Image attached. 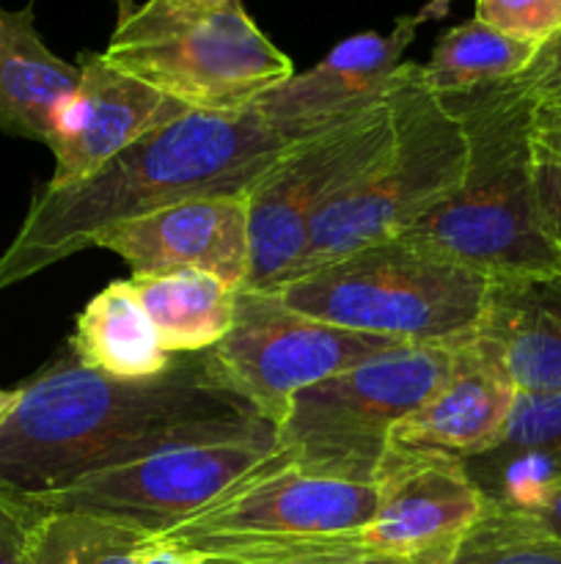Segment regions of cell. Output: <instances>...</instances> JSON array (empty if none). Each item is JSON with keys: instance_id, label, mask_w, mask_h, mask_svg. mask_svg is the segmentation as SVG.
Returning <instances> with one entry per match:
<instances>
[{"instance_id": "30", "label": "cell", "mask_w": 561, "mask_h": 564, "mask_svg": "<svg viewBox=\"0 0 561 564\" xmlns=\"http://www.w3.org/2000/svg\"><path fill=\"white\" fill-rule=\"evenodd\" d=\"M522 516H528L539 529H544V532L561 540V485H556L553 490H548V494L542 496V501H539L534 510L522 512Z\"/></svg>"}, {"instance_id": "14", "label": "cell", "mask_w": 561, "mask_h": 564, "mask_svg": "<svg viewBox=\"0 0 561 564\" xmlns=\"http://www.w3.org/2000/svg\"><path fill=\"white\" fill-rule=\"evenodd\" d=\"M77 69V91L55 116L47 143L55 154L50 187H66L86 180L138 138L193 113L157 88L110 66L102 53H80Z\"/></svg>"}, {"instance_id": "20", "label": "cell", "mask_w": 561, "mask_h": 564, "mask_svg": "<svg viewBox=\"0 0 561 564\" xmlns=\"http://www.w3.org/2000/svg\"><path fill=\"white\" fill-rule=\"evenodd\" d=\"M69 350L82 367L119 380L157 378L176 361L130 279L113 281L82 306Z\"/></svg>"}, {"instance_id": "8", "label": "cell", "mask_w": 561, "mask_h": 564, "mask_svg": "<svg viewBox=\"0 0 561 564\" xmlns=\"http://www.w3.org/2000/svg\"><path fill=\"white\" fill-rule=\"evenodd\" d=\"M377 510V485L311 477L278 446L262 466L160 540L201 556L253 554L355 534Z\"/></svg>"}, {"instance_id": "23", "label": "cell", "mask_w": 561, "mask_h": 564, "mask_svg": "<svg viewBox=\"0 0 561 564\" xmlns=\"http://www.w3.org/2000/svg\"><path fill=\"white\" fill-rule=\"evenodd\" d=\"M537 50V44L506 36L473 17L438 39L429 64H421V72L438 97H457L512 80L531 64Z\"/></svg>"}, {"instance_id": "31", "label": "cell", "mask_w": 561, "mask_h": 564, "mask_svg": "<svg viewBox=\"0 0 561 564\" xmlns=\"http://www.w3.org/2000/svg\"><path fill=\"white\" fill-rule=\"evenodd\" d=\"M534 141L539 149L561 158V113H550V110H537V130H534Z\"/></svg>"}, {"instance_id": "6", "label": "cell", "mask_w": 561, "mask_h": 564, "mask_svg": "<svg viewBox=\"0 0 561 564\" xmlns=\"http://www.w3.org/2000/svg\"><path fill=\"white\" fill-rule=\"evenodd\" d=\"M388 113L394 127L388 152L322 209L292 279L355 248L405 235L462 182L465 132L449 105L427 86L421 64L396 69Z\"/></svg>"}, {"instance_id": "16", "label": "cell", "mask_w": 561, "mask_h": 564, "mask_svg": "<svg viewBox=\"0 0 561 564\" xmlns=\"http://www.w3.org/2000/svg\"><path fill=\"white\" fill-rule=\"evenodd\" d=\"M517 389L484 356L476 341L457 347L454 364L438 389L402 419L391 446L471 460L493 449L515 411Z\"/></svg>"}, {"instance_id": "18", "label": "cell", "mask_w": 561, "mask_h": 564, "mask_svg": "<svg viewBox=\"0 0 561 564\" xmlns=\"http://www.w3.org/2000/svg\"><path fill=\"white\" fill-rule=\"evenodd\" d=\"M465 471L487 505L534 510L561 485V394H517L504 438L465 460Z\"/></svg>"}, {"instance_id": "36", "label": "cell", "mask_w": 561, "mask_h": 564, "mask_svg": "<svg viewBox=\"0 0 561 564\" xmlns=\"http://www.w3.org/2000/svg\"><path fill=\"white\" fill-rule=\"evenodd\" d=\"M198 3H229V0H198Z\"/></svg>"}, {"instance_id": "4", "label": "cell", "mask_w": 561, "mask_h": 564, "mask_svg": "<svg viewBox=\"0 0 561 564\" xmlns=\"http://www.w3.org/2000/svg\"><path fill=\"white\" fill-rule=\"evenodd\" d=\"M264 292L355 334L462 347L482 323L490 279L418 237L396 235Z\"/></svg>"}, {"instance_id": "22", "label": "cell", "mask_w": 561, "mask_h": 564, "mask_svg": "<svg viewBox=\"0 0 561 564\" xmlns=\"http://www.w3.org/2000/svg\"><path fill=\"white\" fill-rule=\"evenodd\" d=\"M157 534L121 518L80 510L42 512L25 545V564H141Z\"/></svg>"}, {"instance_id": "19", "label": "cell", "mask_w": 561, "mask_h": 564, "mask_svg": "<svg viewBox=\"0 0 561 564\" xmlns=\"http://www.w3.org/2000/svg\"><path fill=\"white\" fill-rule=\"evenodd\" d=\"M77 83V64L58 58L38 36L33 3L0 9V132L47 147L55 116Z\"/></svg>"}, {"instance_id": "28", "label": "cell", "mask_w": 561, "mask_h": 564, "mask_svg": "<svg viewBox=\"0 0 561 564\" xmlns=\"http://www.w3.org/2000/svg\"><path fill=\"white\" fill-rule=\"evenodd\" d=\"M42 512L0 494V564H25V545Z\"/></svg>"}, {"instance_id": "33", "label": "cell", "mask_w": 561, "mask_h": 564, "mask_svg": "<svg viewBox=\"0 0 561 564\" xmlns=\"http://www.w3.org/2000/svg\"><path fill=\"white\" fill-rule=\"evenodd\" d=\"M14 402H16V389L14 391L0 389V422H3V419L9 416V411H11V408H14Z\"/></svg>"}, {"instance_id": "10", "label": "cell", "mask_w": 561, "mask_h": 564, "mask_svg": "<svg viewBox=\"0 0 561 564\" xmlns=\"http://www.w3.org/2000/svg\"><path fill=\"white\" fill-rule=\"evenodd\" d=\"M399 345L306 317L273 292L240 290L234 325L204 356L223 389L251 402L278 430L297 391Z\"/></svg>"}, {"instance_id": "5", "label": "cell", "mask_w": 561, "mask_h": 564, "mask_svg": "<svg viewBox=\"0 0 561 564\" xmlns=\"http://www.w3.org/2000/svg\"><path fill=\"white\" fill-rule=\"evenodd\" d=\"M102 58L193 113H240L295 75L242 0H148L119 22Z\"/></svg>"}, {"instance_id": "25", "label": "cell", "mask_w": 561, "mask_h": 564, "mask_svg": "<svg viewBox=\"0 0 561 564\" xmlns=\"http://www.w3.org/2000/svg\"><path fill=\"white\" fill-rule=\"evenodd\" d=\"M473 17L537 47L561 33V0H476Z\"/></svg>"}, {"instance_id": "9", "label": "cell", "mask_w": 561, "mask_h": 564, "mask_svg": "<svg viewBox=\"0 0 561 564\" xmlns=\"http://www.w3.org/2000/svg\"><path fill=\"white\" fill-rule=\"evenodd\" d=\"M394 127L388 94L344 124L284 149L248 193L251 270L242 290H273L292 279L311 229L336 196L388 152Z\"/></svg>"}, {"instance_id": "2", "label": "cell", "mask_w": 561, "mask_h": 564, "mask_svg": "<svg viewBox=\"0 0 561 564\" xmlns=\"http://www.w3.org/2000/svg\"><path fill=\"white\" fill-rule=\"evenodd\" d=\"M292 147L256 108L187 113L121 149L86 180L33 196L0 257V290L20 284L119 226L204 196H248Z\"/></svg>"}, {"instance_id": "27", "label": "cell", "mask_w": 561, "mask_h": 564, "mask_svg": "<svg viewBox=\"0 0 561 564\" xmlns=\"http://www.w3.org/2000/svg\"><path fill=\"white\" fill-rule=\"evenodd\" d=\"M534 180H537V202L542 226L550 242L561 253V158L537 147V163H534Z\"/></svg>"}, {"instance_id": "32", "label": "cell", "mask_w": 561, "mask_h": 564, "mask_svg": "<svg viewBox=\"0 0 561 564\" xmlns=\"http://www.w3.org/2000/svg\"><path fill=\"white\" fill-rule=\"evenodd\" d=\"M141 564H201V554L179 549V545L165 543V540L157 538V543L143 554Z\"/></svg>"}, {"instance_id": "34", "label": "cell", "mask_w": 561, "mask_h": 564, "mask_svg": "<svg viewBox=\"0 0 561 564\" xmlns=\"http://www.w3.org/2000/svg\"><path fill=\"white\" fill-rule=\"evenodd\" d=\"M537 110H550V113H561V91H556L553 97L537 102Z\"/></svg>"}, {"instance_id": "17", "label": "cell", "mask_w": 561, "mask_h": 564, "mask_svg": "<svg viewBox=\"0 0 561 564\" xmlns=\"http://www.w3.org/2000/svg\"><path fill=\"white\" fill-rule=\"evenodd\" d=\"M473 341L517 394H561V270L490 281Z\"/></svg>"}, {"instance_id": "26", "label": "cell", "mask_w": 561, "mask_h": 564, "mask_svg": "<svg viewBox=\"0 0 561 564\" xmlns=\"http://www.w3.org/2000/svg\"><path fill=\"white\" fill-rule=\"evenodd\" d=\"M201 564H366L358 551V532L328 543L295 545L278 551H253V554L201 556Z\"/></svg>"}, {"instance_id": "35", "label": "cell", "mask_w": 561, "mask_h": 564, "mask_svg": "<svg viewBox=\"0 0 561 564\" xmlns=\"http://www.w3.org/2000/svg\"><path fill=\"white\" fill-rule=\"evenodd\" d=\"M116 9H119V22H124L132 11L138 9L135 0H116Z\"/></svg>"}, {"instance_id": "29", "label": "cell", "mask_w": 561, "mask_h": 564, "mask_svg": "<svg viewBox=\"0 0 561 564\" xmlns=\"http://www.w3.org/2000/svg\"><path fill=\"white\" fill-rule=\"evenodd\" d=\"M537 102L561 91V33L544 42L531 58V64L515 77Z\"/></svg>"}, {"instance_id": "12", "label": "cell", "mask_w": 561, "mask_h": 564, "mask_svg": "<svg viewBox=\"0 0 561 564\" xmlns=\"http://www.w3.org/2000/svg\"><path fill=\"white\" fill-rule=\"evenodd\" d=\"M484 510L487 499L465 463L391 446L358 551L366 564H451Z\"/></svg>"}, {"instance_id": "24", "label": "cell", "mask_w": 561, "mask_h": 564, "mask_svg": "<svg viewBox=\"0 0 561 564\" xmlns=\"http://www.w3.org/2000/svg\"><path fill=\"white\" fill-rule=\"evenodd\" d=\"M451 564H561V540L522 512L487 505Z\"/></svg>"}, {"instance_id": "15", "label": "cell", "mask_w": 561, "mask_h": 564, "mask_svg": "<svg viewBox=\"0 0 561 564\" xmlns=\"http://www.w3.org/2000/svg\"><path fill=\"white\" fill-rule=\"evenodd\" d=\"M99 248L124 259L132 279L198 270L242 290L251 270L248 196H204L174 204L119 226Z\"/></svg>"}, {"instance_id": "3", "label": "cell", "mask_w": 561, "mask_h": 564, "mask_svg": "<svg viewBox=\"0 0 561 564\" xmlns=\"http://www.w3.org/2000/svg\"><path fill=\"white\" fill-rule=\"evenodd\" d=\"M440 99L465 132V174L457 191L405 235L440 248L490 281L561 270L534 180L537 99L515 77Z\"/></svg>"}, {"instance_id": "13", "label": "cell", "mask_w": 561, "mask_h": 564, "mask_svg": "<svg viewBox=\"0 0 561 564\" xmlns=\"http://www.w3.org/2000/svg\"><path fill=\"white\" fill-rule=\"evenodd\" d=\"M449 3L432 0L416 14L399 17L391 33L363 31L344 39L317 66L262 94L253 108L289 143L344 124L361 110L383 102L418 28L443 17Z\"/></svg>"}, {"instance_id": "11", "label": "cell", "mask_w": 561, "mask_h": 564, "mask_svg": "<svg viewBox=\"0 0 561 564\" xmlns=\"http://www.w3.org/2000/svg\"><path fill=\"white\" fill-rule=\"evenodd\" d=\"M275 449L278 435L176 446L127 466L88 474L31 501V507L36 512L80 510L121 518L160 538L212 505Z\"/></svg>"}, {"instance_id": "7", "label": "cell", "mask_w": 561, "mask_h": 564, "mask_svg": "<svg viewBox=\"0 0 561 564\" xmlns=\"http://www.w3.org/2000/svg\"><path fill=\"white\" fill-rule=\"evenodd\" d=\"M457 347L399 345L292 397L278 446L311 477L377 485L394 430L454 364Z\"/></svg>"}, {"instance_id": "1", "label": "cell", "mask_w": 561, "mask_h": 564, "mask_svg": "<svg viewBox=\"0 0 561 564\" xmlns=\"http://www.w3.org/2000/svg\"><path fill=\"white\" fill-rule=\"evenodd\" d=\"M278 435L248 400L223 389L207 356H176L157 378L119 380L72 350L16 389L0 422V494L31 501L88 474L176 446Z\"/></svg>"}, {"instance_id": "21", "label": "cell", "mask_w": 561, "mask_h": 564, "mask_svg": "<svg viewBox=\"0 0 561 564\" xmlns=\"http://www.w3.org/2000/svg\"><path fill=\"white\" fill-rule=\"evenodd\" d=\"M170 356L212 350L234 325L240 290L198 270L130 279Z\"/></svg>"}]
</instances>
